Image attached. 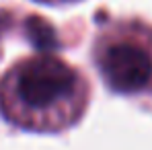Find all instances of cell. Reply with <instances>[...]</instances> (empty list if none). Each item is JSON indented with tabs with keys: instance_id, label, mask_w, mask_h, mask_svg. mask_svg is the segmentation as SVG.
Here are the masks:
<instances>
[{
	"instance_id": "1",
	"label": "cell",
	"mask_w": 152,
	"mask_h": 150,
	"mask_svg": "<svg viewBox=\"0 0 152 150\" xmlns=\"http://www.w3.org/2000/svg\"><path fill=\"white\" fill-rule=\"evenodd\" d=\"M76 84V72L66 62L53 56H39L17 68L12 76V95L23 109L45 111L70 99Z\"/></svg>"
},
{
	"instance_id": "2",
	"label": "cell",
	"mask_w": 152,
	"mask_h": 150,
	"mask_svg": "<svg viewBox=\"0 0 152 150\" xmlns=\"http://www.w3.org/2000/svg\"><path fill=\"white\" fill-rule=\"evenodd\" d=\"M101 74L105 82L117 93H138L152 80V58L138 43L117 41L103 51Z\"/></svg>"
},
{
	"instance_id": "3",
	"label": "cell",
	"mask_w": 152,
	"mask_h": 150,
	"mask_svg": "<svg viewBox=\"0 0 152 150\" xmlns=\"http://www.w3.org/2000/svg\"><path fill=\"white\" fill-rule=\"evenodd\" d=\"M29 35L33 39V43L39 45V48H48V45L53 43V31L39 19H31L29 21Z\"/></svg>"
}]
</instances>
